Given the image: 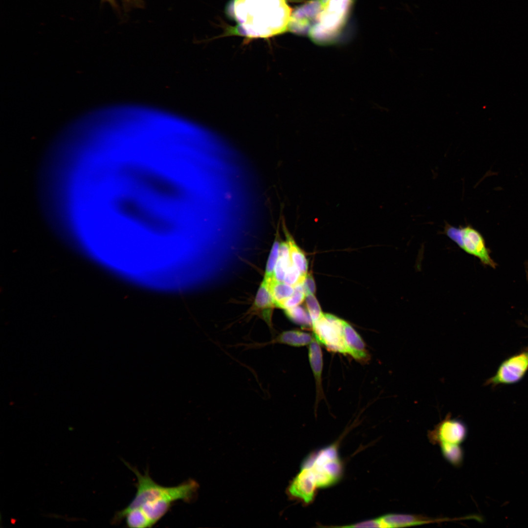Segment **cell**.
<instances>
[{
	"instance_id": "cell-7",
	"label": "cell",
	"mask_w": 528,
	"mask_h": 528,
	"mask_svg": "<svg viewBox=\"0 0 528 528\" xmlns=\"http://www.w3.org/2000/svg\"><path fill=\"white\" fill-rule=\"evenodd\" d=\"M528 371V347L505 360L485 384L495 386L514 384L522 379Z\"/></svg>"
},
{
	"instance_id": "cell-17",
	"label": "cell",
	"mask_w": 528,
	"mask_h": 528,
	"mask_svg": "<svg viewBox=\"0 0 528 528\" xmlns=\"http://www.w3.org/2000/svg\"><path fill=\"white\" fill-rule=\"evenodd\" d=\"M267 283L277 308H279L281 304L290 297L294 291V287L284 282H278L275 279Z\"/></svg>"
},
{
	"instance_id": "cell-16",
	"label": "cell",
	"mask_w": 528,
	"mask_h": 528,
	"mask_svg": "<svg viewBox=\"0 0 528 528\" xmlns=\"http://www.w3.org/2000/svg\"><path fill=\"white\" fill-rule=\"evenodd\" d=\"M284 232L288 243L290 255L292 264L298 269L303 276L307 274L308 262L303 251L298 246L294 239L287 231L284 224Z\"/></svg>"
},
{
	"instance_id": "cell-10",
	"label": "cell",
	"mask_w": 528,
	"mask_h": 528,
	"mask_svg": "<svg viewBox=\"0 0 528 528\" xmlns=\"http://www.w3.org/2000/svg\"><path fill=\"white\" fill-rule=\"evenodd\" d=\"M317 487L310 471L308 468L302 467L300 472L290 484L288 492L291 496L308 504L313 501Z\"/></svg>"
},
{
	"instance_id": "cell-18",
	"label": "cell",
	"mask_w": 528,
	"mask_h": 528,
	"mask_svg": "<svg viewBox=\"0 0 528 528\" xmlns=\"http://www.w3.org/2000/svg\"><path fill=\"white\" fill-rule=\"evenodd\" d=\"M285 311L286 316L294 323L305 329H312L310 316L302 307L298 306L285 309Z\"/></svg>"
},
{
	"instance_id": "cell-27",
	"label": "cell",
	"mask_w": 528,
	"mask_h": 528,
	"mask_svg": "<svg viewBox=\"0 0 528 528\" xmlns=\"http://www.w3.org/2000/svg\"><path fill=\"white\" fill-rule=\"evenodd\" d=\"M102 0L107 1V2H109L111 4V5L114 9H116L117 10L119 9V7H118V5H117V3L116 2V0Z\"/></svg>"
},
{
	"instance_id": "cell-29",
	"label": "cell",
	"mask_w": 528,
	"mask_h": 528,
	"mask_svg": "<svg viewBox=\"0 0 528 528\" xmlns=\"http://www.w3.org/2000/svg\"><path fill=\"white\" fill-rule=\"evenodd\" d=\"M525 268L527 274V277L528 280V261L525 264Z\"/></svg>"
},
{
	"instance_id": "cell-5",
	"label": "cell",
	"mask_w": 528,
	"mask_h": 528,
	"mask_svg": "<svg viewBox=\"0 0 528 528\" xmlns=\"http://www.w3.org/2000/svg\"><path fill=\"white\" fill-rule=\"evenodd\" d=\"M302 467L309 469L317 487L332 485L339 480L342 473L341 462L334 446H328L310 455Z\"/></svg>"
},
{
	"instance_id": "cell-21",
	"label": "cell",
	"mask_w": 528,
	"mask_h": 528,
	"mask_svg": "<svg viewBox=\"0 0 528 528\" xmlns=\"http://www.w3.org/2000/svg\"><path fill=\"white\" fill-rule=\"evenodd\" d=\"M306 296L303 284H298L294 286L292 295L284 301L279 308L285 310L298 306L304 301Z\"/></svg>"
},
{
	"instance_id": "cell-15",
	"label": "cell",
	"mask_w": 528,
	"mask_h": 528,
	"mask_svg": "<svg viewBox=\"0 0 528 528\" xmlns=\"http://www.w3.org/2000/svg\"><path fill=\"white\" fill-rule=\"evenodd\" d=\"M320 344L314 338L308 348L309 361L316 383V406L319 401L324 397L322 386L323 354Z\"/></svg>"
},
{
	"instance_id": "cell-26",
	"label": "cell",
	"mask_w": 528,
	"mask_h": 528,
	"mask_svg": "<svg viewBox=\"0 0 528 528\" xmlns=\"http://www.w3.org/2000/svg\"><path fill=\"white\" fill-rule=\"evenodd\" d=\"M124 10L128 12L132 8H142L145 6L144 0H121Z\"/></svg>"
},
{
	"instance_id": "cell-12",
	"label": "cell",
	"mask_w": 528,
	"mask_h": 528,
	"mask_svg": "<svg viewBox=\"0 0 528 528\" xmlns=\"http://www.w3.org/2000/svg\"><path fill=\"white\" fill-rule=\"evenodd\" d=\"M382 528H402L440 523L454 519L432 518L418 515L390 513L379 517Z\"/></svg>"
},
{
	"instance_id": "cell-14",
	"label": "cell",
	"mask_w": 528,
	"mask_h": 528,
	"mask_svg": "<svg viewBox=\"0 0 528 528\" xmlns=\"http://www.w3.org/2000/svg\"><path fill=\"white\" fill-rule=\"evenodd\" d=\"M343 333L348 354L361 363L367 362L370 355L364 342L354 329L344 320Z\"/></svg>"
},
{
	"instance_id": "cell-9",
	"label": "cell",
	"mask_w": 528,
	"mask_h": 528,
	"mask_svg": "<svg viewBox=\"0 0 528 528\" xmlns=\"http://www.w3.org/2000/svg\"><path fill=\"white\" fill-rule=\"evenodd\" d=\"M322 10L320 0H311L297 8L292 13L288 29L296 34H305L312 27L311 22L316 21Z\"/></svg>"
},
{
	"instance_id": "cell-22",
	"label": "cell",
	"mask_w": 528,
	"mask_h": 528,
	"mask_svg": "<svg viewBox=\"0 0 528 528\" xmlns=\"http://www.w3.org/2000/svg\"><path fill=\"white\" fill-rule=\"evenodd\" d=\"M308 312L311 318L312 324L319 319L324 313L322 312L319 304L313 294L307 295L305 298Z\"/></svg>"
},
{
	"instance_id": "cell-30",
	"label": "cell",
	"mask_w": 528,
	"mask_h": 528,
	"mask_svg": "<svg viewBox=\"0 0 528 528\" xmlns=\"http://www.w3.org/2000/svg\"><path fill=\"white\" fill-rule=\"evenodd\" d=\"M320 1L322 4V8H323L326 3L328 2V0H320Z\"/></svg>"
},
{
	"instance_id": "cell-25",
	"label": "cell",
	"mask_w": 528,
	"mask_h": 528,
	"mask_svg": "<svg viewBox=\"0 0 528 528\" xmlns=\"http://www.w3.org/2000/svg\"><path fill=\"white\" fill-rule=\"evenodd\" d=\"M341 527L351 528H381V524L379 518L363 521L358 523Z\"/></svg>"
},
{
	"instance_id": "cell-1",
	"label": "cell",
	"mask_w": 528,
	"mask_h": 528,
	"mask_svg": "<svg viewBox=\"0 0 528 528\" xmlns=\"http://www.w3.org/2000/svg\"><path fill=\"white\" fill-rule=\"evenodd\" d=\"M228 12L238 32L248 38H268L287 29L292 10L286 0H233Z\"/></svg>"
},
{
	"instance_id": "cell-8",
	"label": "cell",
	"mask_w": 528,
	"mask_h": 528,
	"mask_svg": "<svg viewBox=\"0 0 528 528\" xmlns=\"http://www.w3.org/2000/svg\"><path fill=\"white\" fill-rule=\"evenodd\" d=\"M467 428L460 420L453 418L448 414L445 418L430 431L429 438L434 443L450 444H461L465 440Z\"/></svg>"
},
{
	"instance_id": "cell-13",
	"label": "cell",
	"mask_w": 528,
	"mask_h": 528,
	"mask_svg": "<svg viewBox=\"0 0 528 528\" xmlns=\"http://www.w3.org/2000/svg\"><path fill=\"white\" fill-rule=\"evenodd\" d=\"M312 336L307 332L299 330H289L280 333L271 341L262 343L245 344L247 348H259L274 344H285L293 347H302L309 345L314 339Z\"/></svg>"
},
{
	"instance_id": "cell-20",
	"label": "cell",
	"mask_w": 528,
	"mask_h": 528,
	"mask_svg": "<svg viewBox=\"0 0 528 528\" xmlns=\"http://www.w3.org/2000/svg\"><path fill=\"white\" fill-rule=\"evenodd\" d=\"M280 243L278 239L276 238L268 258L264 278L267 282L275 279L274 271L279 257Z\"/></svg>"
},
{
	"instance_id": "cell-6",
	"label": "cell",
	"mask_w": 528,
	"mask_h": 528,
	"mask_svg": "<svg viewBox=\"0 0 528 528\" xmlns=\"http://www.w3.org/2000/svg\"><path fill=\"white\" fill-rule=\"evenodd\" d=\"M343 321L333 315L323 314L312 324V330L314 338L328 350L346 354Z\"/></svg>"
},
{
	"instance_id": "cell-19",
	"label": "cell",
	"mask_w": 528,
	"mask_h": 528,
	"mask_svg": "<svg viewBox=\"0 0 528 528\" xmlns=\"http://www.w3.org/2000/svg\"><path fill=\"white\" fill-rule=\"evenodd\" d=\"M442 454L445 459L455 466L462 464L463 453L460 445L440 444Z\"/></svg>"
},
{
	"instance_id": "cell-24",
	"label": "cell",
	"mask_w": 528,
	"mask_h": 528,
	"mask_svg": "<svg viewBox=\"0 0 528 528\" xmlns=\"http://www.w3.org/2000/svg\"><path fill=\"white\" fill-rule=\"evenodd\" d=\"M306 295L313 294L316 286L313 278L311 274H307L303 283Z\"/></svg>"
},
{
	"instance_id": "cell-2",
	"label": "cell",
	"mask_w": 528,
	"mask_h": 528,
	"mask_svg": "<svg viewBox=\"0 0 528 528\" xmlns=\"http://www.w3.org/2000/svg\"><path fill=\"white\" fill-rule=\"evenodd\" d=\"M125 464L134 473L137 481L136 494L129 505L122 509L124 511L163 502L173 503L182 500L188 502L193 499L198 488V484L191 479L176 486H164L155 482L148 470L142 474L136 468L126 462Z\"/></svg>"
},
{
	"instance_id": "cell-28",
	"label": "cell",
	"mask_w": 528,
	"mask_h": 528,
	"mask_svg": "<svg viewBox=\"0 0 528 528\" xmlns=\"http://www.w3.org/2000/svg\"><path fill=\"white\" fill-rule=\"evenodd\" d=\"M353 0H343V1L347 4L351 6Z\"/></svg>"
},
{
	"instance_id": "cell-3",
	"label": "cell",
	"mask_w": 528,
	"mask_h": 528,
	"mask_svg": "<svg viewBox=\"0 0 528 528\" xmlns=\"http://www.w3.org/2000/svg\"><path fill=\"white\" fill-rule=\"evenodd\" d=\"M350 7L343 0H328L308 32L310 38L320 44L332 42L343 27Z\"/></svg>"
},
{
	"instance_id": "cell-4",
	"label": "cell",
	"mask_w": 528,
	"mask_h": 528,
	"mask_svg": "<svg viewBox=\"0 0 528 528\" xmlns=\"http://www.w3.org/2000/svg\"><path fill=\"white\" fill-rule=\"evenodd\" d=\"M443 233L465 252L479 259L484 265L496 267L483 236L470 224L456 227L445 222Z\"/></svg>"
},
{
	"instance_id": "cell-23",
	"label": "cell",
	"mask_w": 528,
	"mask_h": 528,
	"mask_svg": "<svg viewBox=\"0 0 528 528\" xmlns=\"http://www.w3.org/2000/svg\"><path fill=\"white\" fill-rule=\"evenodd\" d=\"M306 276L302 275L298 269L292 263L286 270L284 282L294 287L298 284H303Z\"/></svg>"
},
{
	"instance_id": "cell-11",
	"label": "cell",
	"mask_w": 528,
	"mask_h": 528,
	"mask_svg": "<svg viewBox=\"0 0 528 528\" xmlns=\"http://www.w3.org/2000/svg\"><path fill=\"white\" fill-rule=\"evenodd\" d=\"M275 307L276 306L268 284L263 280L257 292L251 310L261 317L270 330H273L272 317Z\"/></svg>"
}]
</instances>
